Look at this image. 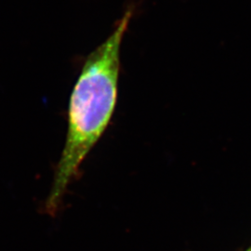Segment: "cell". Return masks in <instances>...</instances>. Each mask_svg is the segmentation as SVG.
Masks as SVG:
<instances>
[{
  "mask_svg": "<svg viewBox=\"0 0 251 251\" xmlns=\"http://www.w3.org/2000/svg\"><path fill=\"white\" fill-rule=\"evenodd\" d=\"M251 251V250H250V251Z\"/></svg>",
  "mask_w": 251,
  "mask_h": 251,
  "instance_id": "2",
  "label": "cell"
},
{
  "mask_svg": "<svg viewBox=\"0 0 251 251\" xmlns=\"http://www.w3.org/2000/svg\"><path fill=\"white\" fill-rule=\"evenodd\" d=\"M126 11L107 39L87 58L70 96L65 144L47 198L45 212L55 216L82 162L107 129L117 105L120 50L129 25Z\"/></svg>",
  "mask_w": 251,
  "mask_h": 251,
  "instance_id": "1",
  "label": "cell"
}]
</instances>
